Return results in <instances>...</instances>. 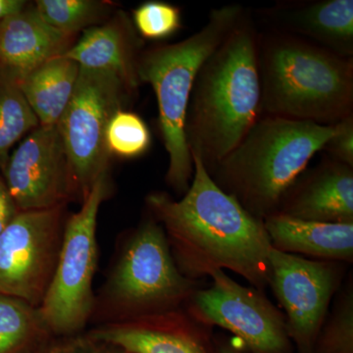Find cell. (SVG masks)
Returning <instances> with one entry per match:
<instances>
[{"label":"cell","mask_w":353,"mask_h":353,"mask_svg":"<svg viewBox=\"0 0 353 353\" xmlns=\"http://www.w3.org/2000/svg\"><path fill=\"white\" fill-rule=\"evenodd\" d=\"M192 158L194 175L180 201L164 192L146 197L176 267L194 281L230 270L264 292L269 287L272 245L263 221L220 189L199 158Z\"/></svg>","instance_id":"1"},{"label":"cell","mask_w":353,"mask_h":353,"mask_svg":"<svg viewBox=\"0 0 353 353\" xmlns=\"http://www.w3.org/2000/svg\"><path fill=\"white\" fill-rule=\"evenodd\" d=\"M259 36L245 9L197 73L185 134L190 155L199 158L206 171L229 154L261 117Z\"/></svg>","instance_id":"2"},{"label":"cell","mask_w":353,"mask_h":353,"mask_svg":"<svg viewBox=\"0 0 353 353\" xmlns=\"http://www.w3.org/2000/svg\"><path fill=\"white\" fill-rule=\"evenodd\" d=\"M261 116L333 126L353 115V58L294 34L260 32Z\"/></svg>","instance_id":"3"},{"label":"cell","mask_w":353,"mask_h":353,"mask_svg":"<svg viewBox=\"0 0 353 353\" xmlns=\"http://www.w3.org/2000/svg\"><path fill=\"white\" fill-rule=\"evenodd\" d=\"M333 126L261 116L240 143L208 171L216 185L248 212L264 221L322 152Z\"/></svg>","instance_id":"4"},{"label":"cell","mask_w":353,"mask_h":353,"mask_svg":"<svg viewBox=\"0 0 353 353\" xmlns=\"http://www.w3.org/2000/svg\"><path fill=\"white\" fill-rule=\"evenodd\" d=\"M245 9L241 4L212 9L199 32L176 43L154 46L139 57V82L150 83L157 97L160 132L169 158L167 183L179 194H185L194 175L185 125L197 73Z\"/></svg>","instance_id":"5"},{"label":"cell","mask_w":353,"mask_h":353,"mask_svg":"<svg viewBox=\"0 0 353 353\" xmlns=\"http://www.w3.org/2000/svg\"><path fill=\"white\" fill-rule=\"evenodd\" d=\"M201 287L179 270L163 227L152 217L130 236L102 296L118 322L183 308Z\"/></svg>","instance_id":"6"},{"label":"cell","mask_w":353,"mask_h":353,"mask_svg":"<svg viewBox=\"0 0 353 353\" xmlns=\"http://www.w3.org/2000/svg\"><path fill=\"white\" fill-rule=\"evenodd\" d=\"M106 180L108 176L97 181L82 208L65 224L57 268L39 307L51 336H76L94 311L97 214L108 196Z\"/></svg>","instance_id":"7"},{"label":"cell","mask_w":353,"mask_h":353,"mask_svg":"<svg viewBox=\"0 0 353 353\" xmlns=\"http://www.w3.org/2000/svg\"><path fill=\"white\" fill-rule=\"evenodd\" d=\"M129 92L112 72L81 67L75 90L57 124L68 160L71 199L83 202L97 181L108 176L112 157L106 131Z\"/></svg>","instance_id":"8"},{"label":"cell","mask_w":353,"mask_h":353,"mask_svg":"<svg viewBox=\"0 0 353 353\" xmlns=\"http://www.w3.org/2000/svg\"><path fill=\"white\" fill-rule=\"evenodd\" d=\"M210 277L211 285L196 290L183 306L194 319L231 332L252 353H292L284 313L263 290L239 284L222 270Z\"/></svg>","instance_id":"9"},{"label":"cell","mask_w":353,"mask_h":353,"mask_svg":"<svg viewBox=\"0 0 353 353\" xmlns=\"http://www.w3.org/2000/svg\"><path fill=\"white\" fill-rule=\"evenodd\" d=\"M64 208L19 211L0 234V294L41 306L59 257Z\"/></svg>","instance_id":"10"},{"label":"cell","mask_w":353,"mask_h":353,"mask_svg":"<svg viewBox=\"0 0 353 353\" xmlns=\"http://www.w3.org/2000/svg\"><path fill=\"white\" fill-rule=\"evenodd\" d=\"M269 262V287L284 309L290 341L299 353H312L348 264L305 259L273 248Z\"/></svg>","instance_id":"11"},{"label":"cell","mask_w":353,"mask_h":353,"mask_svg":"<svg viewBox=\"0 0 353 353\" xmlns=\"http://www.w3.org/2000/svg\"><path fill=\"white\" fill-rule=\"evenodd\" d=\"M1 171L19 211L54 208L72 199L68 160L57 125H39L30 132Z\"/></svg>","instance_id":"12"},{"label":"cell","mask_w":353,"mask_h":353,"mask_svg":"<svg viewBox=\"0 0 353 353\" xmlns=\"http://www.w3.org/2000/svg\"><path fill=\"white\" fill-rule=\"evenodd\" d=\"M210 331L183 307L110 322L88 334L127 353H212Z\"/></svg>","instance_id":"13"},{"label":"cell","mask_w":353,"mask_h":353,"mask_svg":"<svg viewBox=\"0 0 353 353\" xmlns=\"http://www.w3.org/2000/svg\"><path fill=\"white\" fill-rule=\"evenodd\" d=\"M257 13L270 26L269 29L353 58V0L279 1Z\"/></svg>","instance_id":"14"},{"label":"cell","mask_w":353,"mask_h":353,"mask_svg":"<svg viewBox=\"0 0 353 353\" xmlns=\"http://www.w3.org/2000/svg\"><path fill=\"white\" fill-rule=\"evenodd\" d=\"M275 214L353 224V168L328 157L303 172L285 192Z\"/></svg>","instance_id":"15"},{"label":"cell","mask_w":353,"mask_h":353,"mask_svg":"<svg viewBox=\"0 0 353 353\" xmlns=\"http://www.w3.org/2000/svg\"><path fill=\"white\" fill-rule=\"evenodd\" d=\"M75 36L48 24L34 6L0 22V74L19 83L32 70L61 57Z\"/></svg>","instance_id":"16"},{"label":"cell","mask_w":353,"mask_h":353,"mask_svg":"<svg viewBox=\"0 0 353 353\" xmlns=\"http://www.w3.org/2000/svg\"><path fill=\"white\" fill-rule=\"evenodd\" d=\"M139 38L123 13L83 31L82 38L64 53L82 68L116 74L130 90L138 88Z\"/></svg>","instance_id":"17"},{"label":"cell","mask_w":353,"mask_h":353,"mask_svg":"<svg viewBox=\"0 0 353 353\" xmlns=\"http://www.w3.org/2000/svg\"><path fill=\"white\" fill-rule=\"evenodd\" d=\"M271 245L278 252L313 260L353 262V224L324 223L273 214L263 221Z\"/></svg>","instance_id":"18"},{"label":"cell","mask_w":353,"mask_h":353,"mask_svg":"<svg viewBox=\"0 0 353 353\" xmlns=\"http://www.w3.org/2000/svg\"><path fill=\"white\" fill-rule=\"evenodd\" d=\"M80 68L61 55L44 62L18 83L41 126L58 124L75 90Z\"/></svg>","instance_id":"19"},{"label":"cell","mask_w":353,"mask_h":353,"mask_svg":"<svg viewBox=\"0 0 353 353\" xmlns=\"http://www.w3.org/2000/svg\"><path fill=\"white\" fill-rule=\"evenodd\" d=\"M50 336L39 308L0 294V353H36Z\"/></svg>","instance_id":"20"},{"label":"cell","mask_w":353,"mask_h":353,"mask_svg":"<svg viewBox=\"0 0 353 353\" xmlns=\"http://www.w3.org/2000/svg\"><path fill=\"white\" fill-rule=\"evenodd\" d=\"M39 127L36 114L16 81L0 74V169L26 134Z\"/></svg>","instance_id":"21"},{"label":"cell","mask_w":353,"mask_h":353,"mask_svg":"<svg viewBox=\"0 0 353 353\" xmlns=\"http://www.w3.org/2000/svg\"><path fill=\"white\" fill-rule=\"evenodd\" d=\"M111 2L99 0H38L34 8L46 22L65 34L103 24L112 13Z\"/></svg>","instance_id":"22"},{"label":"cell","mask_w":353,"mask_h":353,"mask_svg":"<svg viewBox=\"0 0 353 353\" xmlns=\"http://www.w3.org/2000/svg\"><path fill=\"white\" fill-rule=\"evenodd\" d=\"M312 353H353L352 273L334 296L333 307L323 323Z\"/></svg>","instance_id":"23"},{"label":"cell","mask_w":353,"mask_h":353,"mask_svg":"<svg viewBox=\"0 0 353 353\" xmlns=\"http://www.w3.org/2000/svg\"><path fill=\"white\" fill-rule=\"evenodd\" d=\"M106 145L111 157L131 159L148 152L152 145V134L138 114L120 109L109 122Z\"/></svg>","instance_id":"24"},{"label":"cell","mask_w":353,"mask_h":353,"mask_svg":"<svg viewBox=\"0 0 353 353\" xmlns=\"http://www.w3.org/2000/svg\"><path fill=\"white\" fill-rule=\"evenodd\" d=\"M134 28L143 38L160 41L168 39L182 29V11L169 2L150 0L132 12Z\"/></svg>","instance_id":"25"},{"label":"cell","mask_w":353,"mask_h":353,"mask_svg":"<svg viewBox=\"0 0 353 353\" xmlns=\"http://www.w3.org/2000/svg\"><path fill=\"white\" fill-rule=\"evenodd\" d=\"M331 138L323 148L327 157L353 168V115L334 125Z\"/></svg>","instance_id":"26"},{"label":"cell","mask_w":353,"mask_h":353,"mask_svg":"<svg viewBox=\"0 0 353 353\" xmlns=\"http://www.w3.org/2000/svg\"><path fill=\"white\" fill-rule=\"evenodd\" d=\"M57 353H127L122 348L92 338L90 334L73 336L55 343Z\"/></svg>","instance_id":"27"},{"label":"cell","mask_w":353,"mask_h":353,"mask_svg":"<svg viewBox=\"0 0 353 353\" xmlns=\"http://www.w3.org/2000/svg\"><path fill=\"white\" fill-rule=\"evenodd\" d=\"M19 212L3 178L0 176V234Z\"/></svg>","instance_id":"28"},{"label":"cell","mask_w":353,"mask_h":353,"mask_svg":"<svg viewBox=\"0 0 353 353\" xmlns=\"http://www.w3.org/2000/svg\"><path fill=\"white\" fill-rule=\"evenodd\" d=\"M27 6V1L24 0H0V22L19 13Z\"/></svg>","instance_id":"29"},{"label":"cell","mask_w":353,"mask_h":353,"mask_svg":"<svg viewBox=\"0 0 353 353\" xmlns=\"http://www.w3.org/2000/svg\"><path fill=\"white\" fill-rule=\"evenodd\" d=\"M217 353H246L243 350H240L231 343H221L219 348H218Z\"/></svg>","instance_id":"30"},{"label":"cell","mask_w":353,"mask_h":353,"mask_svg":"<svg viewBox=\"0 0 353 353\" xmlns=\"http://www.w3.org/2000/svg\"><path fill=\"white\" fill-rule=\"evenodd\" d=\"M36 353H57V345H55V343H50V345L41 348V350H39Z\"/></svg>","instance_id":"31"}]
</instances>
